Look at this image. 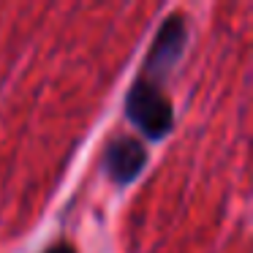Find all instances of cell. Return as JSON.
Returning a JSON list of instances; mask_svg holds the SVG:
<instances>
[{"label":"cell","mask_w":253,"mask_h":253,"mask_svg":"<svg viewBox=\"0 0 253 253\" xmlns=\"http://www.w3.org/2000/svg\"><path fill=\"white\" fill-rule=\"evenodd\" d=\"M46 253H77V251H74V245H68V242H57V245H52Z\"/></svg>","instance_id":"277c9868"},{"label":"cell","mask_w":253,"mask_h":253,"mask_svg":"<svg viewBox=\"0 0 253 253\" xmlns=\"http://www.w3.org/2000/svg\"><path fill=\"white\" fill-rule=\"evenodd\" d=\"M126 115L139 131H144L150 139H164L174 126V112L158 82L147 77H139L133 87L126 95Z\"/></svg>","instance_id":"6da1fadb"},{"label":"cell","mask_w":253,"mask_h":253,"mask_svg":"<svg viewBox=\"0 0 253 253\" xmlns=\"http://www.w3.org/2000/svg\"><path fill=\"white\" fill-rule=\"evenodd\" d=\"M147 164L144 147L131 136H117L106 147V171L117 185H128Z\"/></svg>","instance_id":"3957f363"},{"label":"cell","mask_w":253,"mask_h":253,"mask_svg":"<svg viewBox=\"0 0 253 253\" xmlns=\"http://www.w3.org/2000/svg\"><path fill=\"white\" fill-rule=\"evenodd\" d=\"M185 41H188V30H185L182 17H180V14H171V17H166L164 25L158 28V33H155L150 49H147L142 77L158 82V77L169 74L171 66L180 60L182 49H185Z\"/></svg>","instance_id":"7a4b0ae2"}]
</instances>
